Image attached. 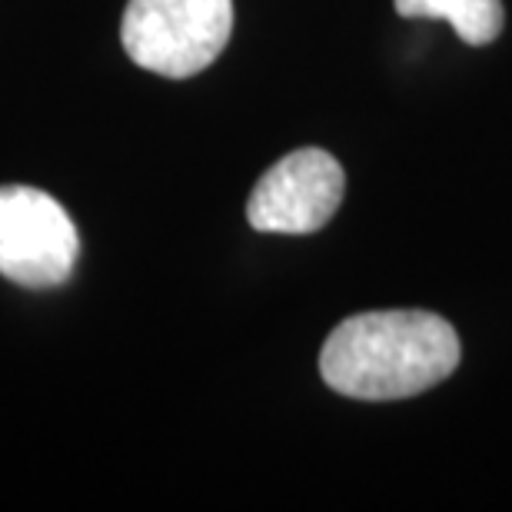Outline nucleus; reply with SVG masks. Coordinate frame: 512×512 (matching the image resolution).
<instances>
[{
	"instance_id": "f257e3e1",
	"label": "nucleus",
	"mask_w": 512,
	"mask_h": 512,
	"mask_svg": "<svg viewBox=\"0 0 512 512\" xmlns=\"http://www.w3.org/2000/svg\"><path fill=\"white\" fill-rule=\"evenodd\" d=\"M463 346L443 316L383 310L343 320L320 353L323 383L340 396L389 403L419 396L456 373Z\"/></svg>"
},
{
	"instance_id": "f03ea898",
	"label": "nucleus",
	"mask_w": 512,
	"mask_h": 512,
	"mask_svg": "<svg viewBox=\"0 0 512 512\" xmlns=\"http://www.w3.org/2000/svg\"><path fill=\"white\" fill-rule=\"evenodd\" d=\"M233 0H130L120 24L127 57L160 77H193L223 54Z\"/></svg>"
},
{
	"instance_id": "7ed1b4c3",
	"label": "nucleus",
	"mask_w": 512,
	"mask_h": 512,
	"mask_svg": "<svg viewBox=\"0 0 512 512\" xmlns=\"http://www.w3.org/2000/svg\"><path fill=\"white\" fill-rule=\"evenodd\" d=\"M77 260V223L50 193L27 183L0 187V276L47 290L67 283Z\"/></svg>"
},
{
	"instance_id": "20e7f679",
	"label": "nucleus",
	"mask_w": 512,
	"mask_h": 512,
	"mask_svg": "<svg viewBox=\"0 0 512 512\" xmlns=\"http://www.w3.org/2000/svg\"><path fill=\"white\" fill-rule=\"evenodd\" d=\"M346 173L333 153L303 147L286 153L263 173L250 193L247 220L260 233H286L303 237L333 220L343 203Z\"/></svg>"
},
{
	"instance_id": "39448f33",
	"label": "nucleus",
	"mask_w": 512,
	"mask_h": 512,
	"mask_svg": "<svg viewBox=\"0 0 512 512\" xmlns=\"http://www.w3.org/2000/svg\"><path fill=\"white\" fill-rule=\"evenodd\" d=\"M396 14L449 20L466 44L486 47L503 30V0H393Z\"/></svg>"
}]
</instances>
